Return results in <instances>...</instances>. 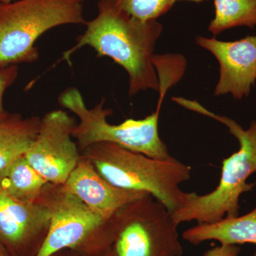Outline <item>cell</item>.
Listing matches in <instances>:
<instances>
[{"instance_id": "obj_8", "label": "cell", "mask_w": 256, "mask_h": 256, "mask_svg": "<svg viewBox=\"0 0 256 256\" xmlns=\"http://www.w3.org/2000/svg\"><path fill=\"white\" fill-rule=\"evenodd\" d=\"M76 124L62 110L50 111L41 118L37 136L24 156L48 183L64 184L82 158L72 137Z\"/></svg>"}, {"instance_id": "obj_21", "label": "cell", "mask_w": 256, "mask_h": 256, "mask_svg": "<svg viewBox=\"0 0 256 256\" xmlns=\"http://www.w3.org/2000/svg\"><path fill=\"white\" fill-rule=\"evenodd\" d=\"M176 1H182V0H176ZM186 1L196 2H200L204 1V0H186Z\"/></svg>"}, {"instance_id": "obj_4", "label": "cell", "mask_w": 256, "mask_h": 256, "mask_svg": "<svg viewBox=\"0 0 256 256\" xmlns=\"http://www.w3.org/2000/svg\"><path fill=\"white\" fill-rule=\"evenodd\" d=\"M178 226L168 208L146 194L107 220L94 256H182Z\"/></svg>"}, {"instance_id": "obj_13", "label": "cell", "mask_w": 256, "mask_h": 256, "mask_svg": "<svg viewBox=\"0 0 256 256\" xmlns=\"http://www.w3.org/2000/svg\"><path fill=\"white\" fill-rule=\"evenodd\" d=\"M41 118H23L6 114L0 118V174L15 160L24 156L34 140Z\"/></svg>"}, {"instance_id": "obj_15", "label": "cell", "mask_w": 256, "mask_h": 256, "mask_svg": "<svg viewBox=\"0 0 256 256\" xmlns=\"http://www.w3.org/2000/svg\"><path fill=\"white\" fill-rule=\"evenodd\" d=\"M214 8L208 26L214 36L238 26H256V0H214Z\"/></svg>"}, {"instance_id": "obj_17", "label": "cell", "mask_w": 256, "mask_h": 256, "mask_svg": "<svg viewBox=\"0 0 256 256\" xmlns=\"http://www.w3.org/2000/svg\"><path fill=\"white\" fill-rule=\"evenodd\" d=\"M18 74V66L15 64L0 66V118L6 114L3 107V96L8 88L14 82Z\"/></svg>"}, {"instance_id": "obj_19", "label": "cell", "mask_w": 256, "mask_h": 256, "mask_svg": "<svg viewBox=\"0 0 256 256\" xmlns=\"http://www.w3.org/2000/svg\"><path fill=\"white\" fill-rule=\"evenodd\" d=\"M50 256H92L87 255V254H82L75 252V250H70V249H64V250H60V252H55Z\"/></svg>"}, {"instance_id": "obj_10", "label": "cell", "mask_w": 256, "mask_h": 256, "mask_svg": "<svg viewBox=\"0 0 256 256\" xmlns=\"http://www.w3.org/2000/svg\"><path fill=\"white\" fill-rule=\"evenodd\" d=\"M196 42L220 64V80L214 95L230 94L238 100L248 97L256 80V35L234 42L198 36Z\"/></svg>"}, {"instance_id": "obj_14", "label": "cell", "mask_w": 256, "mask_h": 256, "mask_svg": "<svg viewBox=\"0 0 256 256\" xmlns=\"http://www.w3.org/2000/svg\"><path fill=\"white\" fill-rule=\"evenodd\" d=\"M47 183L24 156L15 160L0 174V188L22 202H36Z\"/></svg>"}, {"instance_id": "obj_1", "label": "cell", "mask_w": 256, "mask_h": 256, "mask_svg": "<svg viewBox=\"0 0 256 256\" xmlns=\"http://www.w3.org/2000/svg\"><path fill=\"white\" fill-rule=\"evenodd\" d=\"M85 24V32L72 48L64 52L62 60L70 64L76 50L90 46L97 56L109 57L127 72L130 96L148 89L159 92L154 52L163 26L158 20L143 21L111 0H98L97 16Z\"/></svg>"}, {"instance_id": "obj_23", "label": "cell", "mask_w": 256, "mask_h": 256, "mask_svg": "<svg viewBox=\"0 0 256 256\" xmlns=\"http://www.w3.org/2000/svg\"><path fill=\"white\" fill-rule=\"evenodd\" d=\"M76 1H78V2H79L82 3H82H84V2L86 1V0H76Z\"/></svg>"}, {"instance_id": "obj_22", "label": "cell", "mask_w": 256, "mask_h": 256, "mask_svg": "<svg viewBox=\"0 0 256 256\" xmlns=\"http://www.w3.org/2000/svg\"><path fill=\"white\" fill-rule=\"evenodd\" d=\"M12 1H14V0H0V2H8Z\"/></svg>"}, {"instance_id": "obj_2", "label": "cell", "mask_w": 256, "mask_h": 256, "mask_svg": "<svg viewBox=\"0 0 256 256\" xmlns=\"http://www.w3.org/2000/svg\"><path fill=\"white\" fill-rule=\"evenodd\" d=\"M172 100L185 108L224 124L239 143L238 150L222 162V174L216 188L204 195L186 192L182 205L171 214L173 220L178 225L192 220L204 224L215 223L225 216H237L240 196L256 186L255 183H247V180L256 173V120L245 130L234 120L214 114L196 100L182 97L173 98Z\"/></svg>"}, {"instance_id": "obj_24", "label": "cell", "mask_w": 256, "mask_h": 256, "mask_svg": "<svg viewBox=\"0 0 256 256\" xmlns=\"http://www.w3.org/2000/svg\"><path fill=\"white\" fill-rule=\"evenodd\" d=\"M252 256H256V252L255 254H254V255Z\"/></svg>"}, {"instance_id": "obj_6", "label": "cell", "mask_w": 256, "mask_h": 256, "mask_svg": "<svg viewBox=\"0 0 256 256\" xmlns=\"http://www.w3.org/2000/svg\"><path fill=\"white\" fill-rule=\"evenodd\" d=\"M82 3L76 0L0 2V66L32 63L42 34L66 24H85Z\"/></svg>"}, {"instance_id": "obj_3", "label": "cell", "mask_w": 256, "mask_h": 256, "mask_svg": "<svg viewBox=\"0 0 256 256\" xmlns=\"http://www.w3.org/2000/svg\"><path fill=\"white\" fill-rule=\"evenodd\" d=\"M102 178L117 188L150 194L170 214L182 205L180 184L191 178V166L172 156L156 160L110 142L96 143L80 152Z\"/></svg>"}, {"instance_id": "obj_5", "label": "cell", "mask_w": 256, "mask_h": 256, "mask_svg": "<svg viewBox=\"0 0 256 256\" xmlns=\"http://www.w3.org/2000/svg\"><path fill=\"white\" fill-rule=\"evenodd\" d=\"M162 96H160L156 112L144 118H129L117 124L107 120L112 110L104 108L105 99L89 108L80 90L76 88H69L62 92L58 102L78 118L79 124L74 127L72 137L80 152L96 143L110 142L154 159L168 160L172 156L160 138L158 130Z\"/></svg>"}, {"instance_id": "obj_18", "label": "cell", "mask_w": 256, "mask_h": 256, "mask_svg": "<svg viewBox=\"0 0 256 256\" xmlns=\"http://www.w3.org/2000/svg\"><path fill=\"white\" fill-rule=\"evenodd\" d=\"M240 248L236 245H224L212 248L204 254L203 256H238Z\"/></svg>"}, {"instance_id": "obj_20", "label": "cell", "mask_w": 256, "mask_h": 256, "mask_svg": "<svg viewBox=\"0 0 256 256\" xmlns=\"http://www.w3.org/2000/svg\"><path fill=\"white\" fill-rule=\"evenodd\" d=\"M0 256H14L6 247L0 242Z\"/></svg>"}, {"instance_id": "obj_16", "label": "cell", "mask_w": 256, "mask_h": 256, "mask_svg": "<svg viewBox=\"0 0 256 256\" xmlns=\"http://www.w3.org/2000/svg\"><path fill=\"white\" fill-rule=\"evenodd\" d=\"M126 12L143 20H158L172 8L176 0H111Z\"/></svg>"}, {"instance_id": "obj_9", "label": "cell", "mask_w": 256, "mask_h": 256, "mask_svg": "<svg viewBox=\"0 0 256 256\" xmlns=\"http://www.w3.org/2000/svg\"><path fill=\"white\" fill-rule=\"evenodd\" d=\"M50 226L41 202L20 201L0 188V242L14 256H36Z\"/></svg>"}, {"instance_id": "obj_11", "label": "cell", "mask_w": 256, "mask_h": 256, "mask_svg": "<svg viewBox=\"0 0 256 256\" xmlns=\"http://www.w3.org/2000/svg\"><path fill=\"white\" fill-rule=\"evenodd\" d=\"M64 186L106 220H109L124 205L148 194L114 186L82 156Z\"/></svg>"}, {"instance_id": "obj_12", "label": "cell", "mask_w": 256, "mask_h": 256, "mask_svg": "<svg viewBox=\"0 0 256 256\" xmlns=\"http://www.w3.org/2000/svg\"><path fill=\"white\" fill-rule=\"evenodd\" d=\"M184 240L197 246L208 240L224 245H256V207L242 216L225 217L212 224H197L185 230Z\"/></svg>"}, {"instance_id": "obj_7", "label": "cell", "mask_w": 256, "mask_h": 256, "mask_svg": "<svg viewBox=\"0 0 256 256\" xmlns=\"http://www.w3.org/2000/svg\"><path fill=\"white\" fill-rule=\"evenodd\" d=\"M37 201L50 215V226L36 256H50L64 249L92 256L107 220L68 192L64 184L47 183Z\"/></svg>"}]
</instances>
